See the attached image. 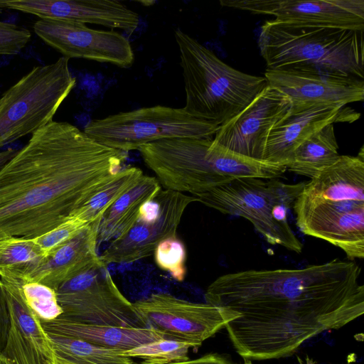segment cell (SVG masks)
<instances>
[{
    "label": "cell",
    "instance_id": "6da1fadb",
    "mask_svg": "<svg viewBox=\"0 0 364 364\" xmlns=\"http://www.w3.org/2000/svg\"><path fill=\"white\" fill-rule=\"evenodd\" d=\"M360 275L355 262L338 259L299 269L239 271L218 277L205 298L237 316L225 328L241 357L277 359L363 314Z\"/></svg>",
    "mask_w": 364,
    "mask_h": 364
},
{
    "label": "cell",
    "instance_id": "7a4b0ae2",
    "mask_svg": "<svg viewBox=\"0 0 364 364\" xmlns=\"http://www.w3.org/2000/svg\"><path fill=\"white\" fill-rule=\"evenodd\" d=\"M128 155L52 120L0 168V237L55 228L105 187Z\"/></svg>",
    "mask_w": 364,
    "mask_h": 364
},
{
    "label": "cell",
    "instance_id": "3957f363",
    "mask_svg": "<svg viewBox=\"0 0 364 364\" xmlns=\"http://www.w3.org/2000/svg\"><path fill=\"white\" fill-rule=\"evenodd\" d=\"M299 229L341 248L350 260L364 257V150L341 155L306 182L293 206Z\"/></svg>",
    "mask_w": 364,
    "mask_h": 364
},
{
    "label": "cell",
    "instance_id": "277c9868",
    "mask_svg": "<svg viewBox=\"0 0 364 364\" xmlns=\"http://www.w3.org/2000/svg\"><path fill=\"white\" fill-rule=\"evenodd\" d=\"M138 150L165 189L193 196L236 178H276L287 170L285 166L247 158L214 145L213 138L163 139Z\"/></svg>",
    "mask_w": 364,
    "mask_h": 364
},
{
    "label": "cell",
    "instance_id": "5b68a950",
    "mask_svg": "<svg viewBox=\"0 0 364 364\" xmlns=\"http://www.w3.org/2000/svg\"><path fill=\"white\" fill-rule=\"evenodd\" d=\"M364 30L284 23L261 26L267 69L364 79Z\"/></svg>",
    "mask_w": 364,
    "mask_h": 364
},
{
    "label": "cell",
    "instance_id": "8992f818",
    "mask_svg": "<svg viewBox=\"0 0 364 364\" xmlns=\"http://www.w3.org/2000/svg\"><path fill=\"white\" fill-rule=\"evenodd\" d=\"M186 92L183 109L221 126L239 114L268 85L264 77L239 71L181 28L174 31Z\"/></svg>",
    "mask_w": 364,
    "mask_h": 364
},
{
    "label": "cell",
    "instance_id": "52a82bcc",
    "mask_svg": "<svg viewBox=\"0 0 364 364\" xmlns=\"http://www.w3.org/2000/svg\"><path fill=\"white\" fill-rule=\"evenodd\" d=\"M305 183L240 178L195 197L223 214L247 219L268 243L300 253L303 245L290 227L288 213Z\"/></svg>",
    "mask_w": 364,
    "mask_h": 364
},
{
    "label": "cell",
    "instance_id": "ba28073f",
    "mask_svg": "<svg viewBox=\"0 0 364 364\" xmlns=\"http://www.w3.org/2000/svg\"><path fill=\"white\" fill-rule=\"evenodd\" d=\"M68 58L33 67L0 97V147L53 120L75 86Z\"/></svg>",
    "mask_w": 364,
    "mask_h": 364
},
{
    "label": "cell",
    "instance_id": "9c48e42d",
    "mask_svg": "<svg viewBox=\"0 0 364 364\" xmlns=\"http://www.w3.org/2000/svg\"><path fill=\"white\" fill-rule=\"evenodd\" d=\"M218 127L183 108L156 105L92 119L83 131L101 144L127 153L163 139L212 138Z\"/></svg>",
    "mask_w": 364,
    "mask_h": 364
},
{
    "label": "cell",
    "instance_id": "30bf717a",
    "mask_svg": "<svg viewBox=\"0 0 364 364\" xmlns=\"http://www.w3.org/2000/svg\"><path fill=\"white\" fill-rule=\"evenodd\" d=\"M56 294L62 315L69 318L97 325L140 326L133 304L103 262L63 283Z\"/></svg>",
    "mask_w": 364,
    "mask_h": 364
},
{
    "label": "cell",
    "instance_id": "8fae6325",
    "mask_svg": "<svg viewBox=\"0 0 364 364\" xmlns=\"http://www.w3.org/2000/svg\"><path fill=\"white\" fill-rule=\"evenodd\" d=\"M144 327L154 328L168 339L188 342L198 348L237 316L208 303H193L166 293L151 294L133 304Z\"/></svg>",
    "mask_w": 364,
    "mask_h": 364
},
{
    "label": "cell",
    "instance_id": "7c38bea8",
    "mask_svg": "<svg viewBox=\"0 0 364 364\" xmlns=\"http://www.w3.org/2000/svg\"><path fill=\"white\" fill-rule=\"evenodd\" d=\"M198 201L195 196L161 189L139 210L136 222L124 235L111 241L100 255L107 266L110 263H131L149 256L163 240L176 236L187 207Z\"/></svg>",
    "mask_w": 364,
    "mask_h": 364
},
{
    "label": "cell",
    "instance_id": "4fadbf2b",
    "mask_svg": "<svg viewBox=\"0 0 364 364\" xmlns=\"http://www.w3.org/2000/svg\"><path fill=\"white\" fill-rule=\"evenodd\" d=\"M35 33L67 58H82L131 67L134 53L129 40L114 31L96 30L85 24L63 20L39 19Z\"/></svg>",
    "mask_w": 364,
    "mask_h": 364
},
{
    "label": "cell",
    "instance_id": "5bb4252c",
    "mask_svg": "<svg viewBox=\"0 0 364 364\" xmlns=\"http://www.w3.org/2000/svg\"><path fill=\"white\" fill-rule=\"evenodd\" d=\"M291 108L289 98L268 85L243 110L218 127L213 144L262 161L270 131L290 114Z\"/></svg>",
    "mask_w": 364,
    "mask_h": 364
},
{
    "label": "cell",
    "instance_id": "9a60e30c",
    "mask_svg": "<svg viewBox=\"0 0 364 364\" xmlns=\"http://www.w3.org/2000/svg\"><path fill=\"white\" fill-rule=\"evenodd\" d=\"M222 6L296 24L364 30L363 0H220Z\"/></svg>",
    "mask_w": 364,
    "mask_h": 364
},
{
    "label": "cell",
    "instance_id": "2e32d148",
    "mask_svg": "<svg viewBox=\"0 0 364 364\" xmlns=\"http://www.w3.org/2000/svg\"><path fill=\"white\" fill-rule=\"evenodd\" d=\"M101 220L90 223L50 256L25 266L0 272V277L35 282L55 291L63 283L102 263L97 252Z\"/></svg>",
    "mask_w": 364,
    "mask_h": 364
},
{
    "label": "cell",
    "instance_id": "e0dca14e",
    "mask_svg": "<svg viewBox=\"0 0 364 364\" xmlns=\"http://www.w3.org/2000/svg\"><path fill=\"white\" fill-rule=\"evenodd\" d=\"M264 77L269 85L289 98L291 102L290 114L316 105L345 106L364 99L363 80L269 69H266Z\"/></svg>",
    "mask_w": 364,
    "mask_h": 364
},
{
    "label": "cell",
    "instance_id": "ac0fdd59",
    "mask_svg": "<svg viewBox=\"0 0 364 364\" xmlns=\"http://www.w3.org/2000/svg\"><path fill=\"white\" fill-rule=\"evenodd\" d=\"M341 105H316L289 114L270 131L262 161L285 166L289 163L296 148L311 134L328 124L347 120Z\"/></svg>",
    "mask_w": 364,
    "mask_h": 364
},
{
    "label": "cell",
    "instance_id": "d6986e66",
    "mask_svg": "<svg viewBox=\"0 0 364 364\" xmlns=\"http://www.w3.org/2000/svg\"><path fill=\"white\" fill-rule=\"evenodd\" d=\"M40 13L43 18L100 25L129 33L139 24V16L119 1L45 0Z\"/></svg>",
    "mask_w": 364,
    "mask_h": 364
},
{
    "label": "cell",
    "instance_id": "ffe728a7",
    "mask_svg": "<svg viewBox=\"0 0 364 364\" xmlns=\"http://www.w3.org/2000/svg\"><path fill=\"white\" fill-rule=\"evenodd\" d=\"M41 324L48 333L75 338L96 346L122 351L167 338L164 333L152 328L90 324L63 315L52 321Z\"/></svg>",
    "mask_w": 364,
    "mask_h": 364
},
{
    "label": "cell",
    "instance_id": "44dd1931",
    "mask_svg": "<svg viewBox=\"0 0 364 364\" xmlns=\"http://www.w3.org/2000/svg\"><path fill=\"white\" fill-rule=\"evenodd\" d=\"M161 190L155 177L144 175L127 193L104 213L98 229L97 245L112 241L127 233L136 222L141 205Z\"/></svg>",
    "mask_w": 364,
    "mask_h": 364
},
{
    "label": "cell",
    "instance_id": "7402d4cb",
    "mask_svg": "<svg viewBox=\"0 0 364 364\" xmlns=\"http://www.w3.org/2000/svg\"><path fill=\"white\" fill-rule=\"evenodd\" d=\"M333 124H328L311 134L294 151L287 169L310 178L339 159Z\"/></svg>",
    "mask_w": 364,
    "mask_h": 364
},
{
    "label": "cell",
    "instance_id": "603a6c76",
    "mask_svg": "<svg viewBox=\"0 0 364 364\" xmlns=\"http://www.w3.org/2000/svg\"><path fill=\"white\" fill-rule=\"evenodd\" d=\"M1 281L11 318L18 331L44 359L50 358L55 353L52 343L41 321L26 303L21 282L6 277H1Z\"/></svg>",
    "mask_w": 364,
    "mask_h": 364
},
{
    "label": "cell",
    "instance_id": "cb8c5ba5",
    "mask_svg": "<svg viewBox=\"0 0 364 364\" xmlns=\"http://www.w3.org/2000/svg\"><path fill=\"white\" fill-rule=\"evenodd\" d=\"M144 176L142 171L134 166L122 168L115 176L71 216H75L87 225L102 219L105 212L119 198L131 190Z\"/></svg>",
    "mask_w": 364,
    "mask_h": 364
},
{
    "label": "cell",
    "instance_id": "d4e9b609",
    "mask_svg": "<svg viewBox=\"0 0 364 364\" xmlns=\"http://www.w3.org/2000/svg\"><path fill=\"white\" fill-rule=\"evenodd\" d=\"M58 355L79 364H134L123 351L96 346L83 340L48 333Z\"/></svg>",
    "mask_w": 364,
    "mask_h": 364
},
{
    "label": "cell",
    "instance_id": "484cf974",
    "mask_svg": "<svg viewBox=\"0 0 364 364\" xmlns=\"http://www.w3.org/2000/svg\"><path fill=\"white\" fill-rule=\"evenodd\" d=\"M191 348H195L191 343L164 338L123 351L122 355L139 358L152 364H166L188 360Z\"/></svg>",
    "mask_w": 364,
    "mask_h": 364
},
{
    "label": "cell",
    "instance_id": "4316f807",
    "mask_svg": "<svg viewBox=\"0 0 364 364\" xmlns=\"http://www.w3.org/2000/svg\"><path fill=\"white\" fill-rule=\"evenodd\" d=\"M20 282L26 303L41 323L52 321L63 314L55 289L38 282Z\"/></svg>",
    "mask_w": 364,
    "mask_h": 364
},
{
    "label": "cell",
    "instance_id": "83f0119b",
    "mask_svg": "<svg viewBox=\"0 0 364 364\" xmlns=\"http://www.w3.org/2000/svg\"><path fill=\"white\" fill-rule=\"evenodd\" d=\"M43 258L32 239L14 236L0 237V271L25 266Z\"/></svg>",
    "mask_w": 364,
    "mask_h": 364
},
{
    "label": "cell",
    "instance_id": "f1b7e54d",
    "mask_svg": "<svg viewBox=\"0 0 364 364\" xmlns=\"http://www.w3.org/2000/svg\"><path fill=\"white\" fill-rule=\"evenodd\" d=\"M156 265L178 282H183L186 275V249L183 242L173 236L161 241L154 250Z\"/></svg>",
    "mask_w": 364,
    "mask_h": 364
},
{
    "label": "cell",
    "instance_id": "f546056e",
    "mask_svg": "<svg viewBox=\"0 0 364 364\" xmlns=\"http://www.w3.org/2000/svg\"><path fill=\"white\" fill-rule=\"evenodd\" d=\"M88 225L81 219L70 216L50 231L32 240L46 258L73 240Z\"/></svg>",
    "mask_w": 364,
    "mask_h": 364
},
{
    "label": "cell",
    "instance_id": "4dcf8cb0",
    "mask_svg": "<svg viewBox=\"0 0 364 364\" xmlns=\"http://www.w3.org/2000/svg\"><path fill=\"white\" fill-rule=\"evenodd\" d=\"M3 353L13 364H45L44 358L20 333L11 318V328Z\"/></svg>",
    "mask_w": 364,
    "mask_h": 364
},
{
    "label": "cell",
    "instance_id": "1f68e13d",
    "mask_svg": "<svg viewBox=\"0 0 364 364\" xmlns=\"http://www.w3.org/2000/svg\"><path fill=\"white\" fill-rule=\"evenodd\" d=\"M31 38V33L28 29L0 21V56L18 54Z\"/></svg>",
    "mask_w": 364,
    "mask_h": 364
},
{
    "label": "cell",
    "instance_id": "d6a6232c",
    "mask_svg": "<svg viewBox=\"0 0 364 364\" xmlns=\"http://www.w3.org/2000/svg\"><path fill=\"white\" fill-rule=\"evenodd\" d=\"M11 328V316L0 277V353L7 344Z\"/></svg>",
    "mask_w": 364,
    "mask_h": 364
},
{
    "label": "cell",
    "instance_id": "836d02e7",
    "mask_svg": "<svg viewBox=\"0 0 364 364\" xmlns=\"http://www.w3.org/2000/svg\"><path fill=\"white\" fill-rule=\"evenodd\" d=\"M141 364H152L142 362ZM166 364H230L229 361L222 355L218 354H207L198 358L187 360L181 362L170 363Z\"/></svg>",
    "mask_w": 364,
    "mask_h": 364
},
{
    "label": "cell",
    "instance_id": "e575fe53",
    "mask_svg": "<svg viewBox=\"0 0 364 364\" xmlns=\"http://www.w3.org/2000/svg\"><path fill=\"white\" fill-rule=\"evenodd\" d=\"M45 364H79L77 363H75L73 361H71L70 360H68L66 358H64L58 354L55 353L49 358L45 359L44 361Z\"/></svg>",
    "mask_w": 364,
    "mask_h": 364
},
{
    "label": "cell",
    "instance_id": "d590c367",
    "mask_svg": "<svg viewBox=\"0 0 364 364\" xmlns=\"http://www.w3.org/2000/svg\"><path fill=\"white\" fill-rule=\"evenodd\" d=\"M17 149H8L0 152V168L11 159L17 152Z\"/></svg>",
    "mask_w": 364,
    "mask_h": 364
},
{
    "label": "cell",
    "instance_id": "8d00e7d4",
    "mask_svg": "<svg viewBox=\"0 0 364 364\" xmlns=\"http://www.w3.org/2000/svg\"><path fill=\"white\" fill-rule=\"evenodd\" d=\"M0 364H13V363L3 353H0Z\"/></svg>",
    "mask_w": 364,
    "mask_h": 364
},
{
    "label": "cell",
    "instance_id": "74e56055",
    "mask_svg": "<svg viewBox=\"0 0 364 364\" xmlns=\"http://www.w3.org/2000/svg\"><path fill=\"white\" fill-rule=\"evenodd\" d=\"M306 364H313V363H312V361L311 360L307 358Z\"/></svg>",
    "mask_w": 364,
    "mask_h": 364
},
{
    "label": "cell",
    "instance_id": "f35d334b",
    "mask_svg": "<svg viewBox=\"0 0 364 364\" xmlns=\"http://www.w3.org/2000/svg\"><path fill=\"white\" fill-rule=\"evenodd\" d=\"M244 364H252L250 360H247L246 363H245Z\"/></svg>",
    "mask_w": 364,
    "mask_h": 364
},
{
    "label": "cell",
    "instance_id": "ab89813d",
    "mask_svg": "<svg viewBox=\"0 0 364 364\" xmlns=\"http://www.w3.org/2000/svg\"><path fill=\"white\" fill-rule=\"evenodd\" d=\"M348 364H350V363H348Z\"/></svg>",
    "mask_w": 364,
    "mask_h": 364
}]
</instances>
